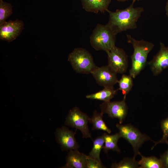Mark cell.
<instances>
[{"mask_svg":"<svg viewBox=\"0 0 168 168\" xmlns=\"http://www.w3.org/2000/svg\"><path fill=\"white\" fill-rule=\"evenodd\" d=\"M103 114L95 110L92 116L90 118L89 122L92 125V130H100L110 134L111 131L106 125L103 119Z\"/></svg>","mask_w":168,"mask_h":168,"instance_id":"obj_17","label":"cell"},{"mask_svg":"<svg viewBox=\"0 0 168 168\" xmlns=\"http://www.w3.org/2000/svg\"><path fill=\"white\" fill-rule=\"evenodd\" d=\"M105 133L103 134L104 139L103 151L105 153L110 150L120 152V150L117 144L119 139L121 138L120 133L119 132L113 135Z\"/></svg>","mask_w":168,"mask_h":168,"instance_id":"obj_16","label":"cell"},{"mask_svg":"<svg viewBox=\"0 0 168 168\" xmlns=\"http://www.w3.org/2000/svg\"><path fill=\"white\" fill-rule=\"evenodd\" d=\"M12 13V4L0 0V25L4 23Z\"/></svg>","mask_w":168,"mask_h":168,"instance_id":"obj_21","label":"cell"},{"mask_svg":"<svg viewBox=\"0 0 168 168\" xmlns=\"http://www.w3.org/2000/svg\"><path fill=\"white\" fill-rule=\"evenodd\" d=\"M76 132L69 130L64 126L56 129L55 133L56 140L60 146L62 151L78 150L80 146L75 138Z\"/></svg>","mask_w":168,"mask_h":168,"instance_id":"obj_10","label":"cell"},{"mask_svg":"<svg viewBox=\"0 0 168 168\" xmlns=\"http://www.w3.org/2000/svg\"><path fill=\"white\" fill-rule=\"evenodd\" d=\"M108 65L117 73L123 74L128 68V56L122 48L114 47L107 52Z\"/></svg>","mask_w":168,"mask_h":168,"instance_id":"obj_8","label":"cell"},{"mask_svg":"<svg viewBox=\"0 0 168 168\" xmlns=\"http://www.w3.org/2000/svg\"><path fill=\"white\" fill-rule=\"evenodd\" d=\"M138 162L133 158L126 157L118 163L114 162L111 164L112 168H139Z\"/></svg>","mask_w":168,"mask_h":168,"instance_id":"obj_22","label":"cell"},{"mask_svg":"<svg viewBox=\"0 0 168 168\" xmlns=\"http://www.w3.org/2000/svg\"><path fill=\"white\" fill-rule=\"evenodd\" d=\"M127 37L128 42L132 45L133 49V53L130 56L131 67L129 75L134 79L145 67L148 55L154 45L143 40H136L130 35H127Z\"/></svg>","mask_w":168,"mask_h":168,"instance_id":"obj_2","label":"cell"},{"mask_svg":"<svg viewBox=\"0 0 168 168\" xmlns=\"http://www.w3.org/2000/svg\"><path fill=\"white\" fill-rule=\"evenodd\" d=\"M115 36L106 25L98 24L92 31L90 42L96 50L107 53L115 46Z\"/></svg>","mask_w":168,"mask_h":168,"instance_id":"obj_3","label":"cell"},{"mask_svg":"<svg viewBox=\"0 0 168 168\" xmlns=\"http://www.w3.org/2000/svg\"><path fill=\"white\" fill-rule=\"evenodd\" d=\"M167 145H168V144ZM160 159L163 168H168V148L163 154L161 155Z\"/></svg>","mask_w":168,"mask_h":168,"instance_id":"obj_25","label":"cell"},{"mask_svg":"<svg viewBox=\"0 0 168 168\" xmlns=\"http://www.w3.org/2000/svg\"><path fill=\"white\" fill-rule=\"evenodd\" d=\"M126 98L123 97L120 101L103 102L100 105L101 113L107 114L112 119L117 118L119 124H122L125 120L128 111V107L126 102Z\"/></svg>","mask_w":168,"mask_h":168,"instance_id":"obj_7","label":"cell"},{"mask_svg":"<svg viewBox=\"0 0 168 168\" xmlns=\"http://www.w3.org/2000/svg\"><path fill=\"white\" fill-rule=\"evenodd\" d=\"M86 11L97 13H104L108 10L111 0H80Z\"/></svg>","mask_w":168,"mask_h":168,"instance_id":"obj_14","label":"cell"},{"mask_svg":"<svg viewBox=\"0 0 168 168\" xmlns=\"http://www.w3.org/2000/svg\"><path fill=\"white\" fill-rule=\"evenodd\" d=\"M133 78L130 75L123 74L121 78L118 81L119 88L117 90L122 91L124 97L126 98L133 86Z\"/></svg>","mask_w":168,"mask_h":168,"instance_id":"obj_20","label":"cell"},{"mask_svg":"<svg viewBox=\"0 0 168 168\" xmlns=\"http://www.w3.org/2000/svg\"><path fill=\"white\" fill-rule=\"evenodd\" d=\"M73 70L78 73L89 74L97 67L91 54L86 49L77 48L68 56Z\"/></svg>","mask_w":168,"mask_h":168,"instance_id":"obj_4","label":"cell"},{"mask_svg":"<svg viewBox=\"0 0 168 168\" xmlns=\"http://www.w3.org/2000/svg\"><path fill=\"white\" fill-rule=\"evenodd\" d=\"M90 118L77 107L70 110L66 118L65 124L67 126L79 130L84 138H91L88 126Z\"/></svg>","mask_w":168,"mask_h":168,"instance_id":"obj_6","label":"cell"},{"mask_svg":"<svg viewBox=\"0 0 168 168\" xmlns=\"http://www.w3.org/2000/svg\"><path fill=\"white\" fill-rule=\"evenodd\" d=\"M135 1L129 7L123 9L112 12L108 9L109 19L106 25L115 35L129 29L137 28V22L141 16L144 9L142 7H134Z\"/></svg>","mask_w":168,"mask_h":168,"instance_id":"obj_1","label":"cell"},{"mask_svg":"<svg viewBox=\"0 0 168 168\" xmlns=\"http://www.w3.org/2000/svg\"><path fill=\"white\" fill-rule=\"evenodd\" d=\"M154 75L157 76L164 69L168 68V46L160 43V50L152 59L148 63Z\"/></svg>","mask_w":168,"mask_h":168,"instance_id":"obj_12","label":"cell"},{"mask_svg":"<svg viewBox=\"0 0 168 168\" xmlns=\"http://www.w3.org/2000/svg\"><path fill=\"white\" fill-rule=\"evenodd\" d=\"M88 156L78 150H71L66 157V163L63 168H87Z\"/></svg>","mask_w":168,"mask_h":168,"instance_id":"obj_13","label":"cell"},{"mask_svg":"<svg viewBox=\"0 0 168 168\" xmlns=\"http://www.w3.org/2000/svg\"><path fill=\"white\" fill-rule=\"evenodd\" d=\"M114 87H106L96 93L87 95L86 98L91 100L103 101V102L110 101L116 94L118 91Z\"/></svg>","mask_w":168,"mask_h":168,"instance_id":"obj_15","label":"cell"},{"mask_svg":"<svg viewBox=\"0 0 168 168\" xmlns=\"http://www.w3.org/2000/svg\"><path fill=\"white\" fill-rule=\"evenodd\" d=\"M138 155L141 156V159L138 161L139 168H163V166L160 159L151 156L145 157L140 152Z\"/></svg>","mask_w":168,"mask_h":168,"instance_id":"obj_18","label":"cell"},{"mask_svg":"<svg viewBox=\"0 0 168 168\" xmlns=\"http://www.w3.org/2000/svg\"><path fill=\"white\" fill-rule=\"evenodd\" d=\"M119 130L121 138H123L132 145L134 151L133 158L138 155L140 147L146 141L151 140L153 142L149 136L142 133L138 129L130 124L122 125L117 124L116 125Z\"/></svg>","mask_w":168,"mask_h":168,"instance_id":"obj_5","label":"cell"},{"mask_svg":"<svg viewBox=\"0 0 168 168\" xmlns=\"http://www.w3.org/2000/svg\"><path fill=\"white\" fill-rule=\"evenodd\" d=\"M24 28L22 21L18 19L6 21L0 25V39L10 42L15 40Z\"/></svg>","mask_w":168,"mask_h":168,"instance_id":"obj_11","label":"cell"},{"mask_svg":"<svg viewBox=\"0 0 168 168\" xmlns=\"http://www.w3.org/2000/svg\"><path fill=\"white\" fill-rule=\"evenodd\" d=\"M91 73L96 83L104 87H114L118 81L117 73L108 65L96 67Z\"/></svg>","mask_w":168,"mask_h":168,"instance_id":"obj_9","label":"cell"},{"mask_svg":"<svg viewBox=\"0 0 168 168\" xmlns=\"http://www.w3.org/2000/svg\"><path fill=\"white\" fill-rule=\"evenodd\" d=\"M161 128L163 133L162 137L161 139L159 141L155 142V144L152 148L151 150L153 149L154 147L158 143H166L167 144H168V117L161 122Z\"/></svg>","mask_w":168,"mask_h":168,"instance_id":"obj_23","label":"cell"},{"mask_svg":"<svg viewBox=\"0 0 168 168\" xmlns=\"http://www.w3.org/2000/svg\"><path fill=\"white\" fill-rule=\"evenodd\" d=\"M127 0H117V1H119V2H124V1H125ZM133 0V1H135L136 0L138 1V0Z\"/></svg>","mask_w":168,"mask_h":168,"instance_id":"obj_27","label":"cell"},{"mask_svg":"<svg viewBox=\"0 0 168 168\" xmlns=\"http://www.w3.org/2000/svg\"><path fill=\"white\" fill-rule=\"evenodd\" d=\"M87 159V168H103L105 166L98 161L91 158L88 156Z\"/></svg>","mask_w":168,"mask_h":168,"instance_id":"obj_24","label":"cell"},{"mask_svg":"<svg viewBox=\"0 0 168 168\" xmlns=\"http://www.w3.org/2000/svg\"><path fill=\"white\" fill-rule=\"evenodd\" d=\"M104 143V139L103 135L96 138L93 141V147L88 155V156L101 163L100 155Z\"/></svg>","mask_w":168,"mask_h":168,"instance_id":"obj_19","label":"cell"},{"mask_svg":"<svg viewBox=\"0 0 168 168\" xmlns=\"http://www.w3.org/2000/svg\"><path fill=\"white\" fill-rule=\"evenodd\" d=\"M165 9L166 11V14L168 17V0H167L166 5Z\"/></svg>","mask_w":168,"mask_h":168,"instance_id":"obj_26","label":"cell"}]
</instances>
